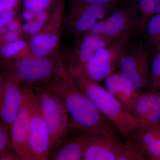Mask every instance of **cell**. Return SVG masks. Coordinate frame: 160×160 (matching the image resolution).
<instances>
[{"instance_id": "1", "label": "cell", "mask_w": 160, "mask_h": 160, "mask_svg": "<svg viewBox=\"0 0 160 160\" xmlns=\"http://www.w3.org/2000/svg\"><path fill=\"white\" fill-rule=\"evenodd\" d=\"M52 84L76 130L94 136L117 132L112 123L70 78H61Z\"/></svg>"}, {"instance_id": "4", "label": "cell", "mask_w": 160, "mask_h": 160, "mask_svg": "<svg viewBox=\"0 0 160 160\" xmlns=\"http://www.w3.org/2000/svg\"><path fill=\"white\" fill-rule=\"evenodd\" d=\"M132 35L126 34L118 38L108 46L97 50L83 69L87 77L100 83L118 69L120 61Z\"/></svg>"}, {"instance_id": "30", "label": "cell", "mask_w": 160, "mask_h": 160, "mask_svg": "<svg viewBox=\"0 0 160 160\" xmlns=\"http://www.w3.org/2000/svg\"><path fill=\"white\" fill-rule=\"evenodd\" d=\"M18 38V34L16 31H9L6 33L4 41L6 43H10L16 41Z\"/></svg>"}, {"instance_id": "36", "label": "cell", "mask_w": 160, "mask_h": 160, "mask_svg": "<svg viewBox=\"0 0 160 160\" xmlns=\"http://www.w3.org/2000/svg\"><path fill=\"white\" fill-rule=\"evenodd\" d=\"M3 85H4V84H2L0 82V98H1V95H2V92Z\"/></svg>"}, {"instance_id": "32", "label": "cell", "mask_w": 160, "mask_h": 160, "mask_svg": "<svg viewBox=\"0 0 160 160\" xmlns=\"http://www.w3.org/2000/svg\"><path fill=\"white\" fill-rule=\"evenodd\" d=\"M22 17L24 19L27 21H30L33 17V14L32 12L27 11L23 12Z\"/></svg>"}, {"instance_id": "38", "label": "cell", "mask_w": 160, "mask_h": 160, "mask_svg": "<svg viewBox=\"0 0 160 160\" xmlns=\"http://www.w3.org/2000/svg\"><path fill=\"white\" fill-rule=\"evenodd\" d=\"M157 160H160V156L157 159Z\"/></svg>"}, {"instance_id": "27", "label": "cell", "mask_w": 160, "mask_h": 160, "mask_svg": "<svg viewBox=\"0 0 160 160\" xmlns=\"http://www.w3.org/2000/svg\"><path fill=\"white\" fill-rule=\"evenodd\" d=\"M86 2L99 4L117 9L127 2V0H81Z\"/></svg>"}, {"instance_id": "25", "label": "cell", "mask_w": 160, "mask_h": 160, "mask_svg": "<svg viewBox=\"0 0 160 160\" xmlns=\"http://www.w3.org/2000/svg\"><path fill=\"white\" fill-rule=\"evenodd\" d=\"M26 45V43L24 41L16 40L4 46L2 49L1 53L5 57H10L25 48Z\"/></svg>"}, {"instance_id": "3", "label": "cell", "mask_w": 160, "mask_h": 160, "mask_svg": "<svg viewBox=\"0 0 160 160\" xmlns=\"http://www.w3.org/2000/svg\"><path fill=\"white\" fill-rule=\"evenodd\" d=\"M32 89L49 129L52 152L76 129L62 99L52 83H42Z\"/></svg>"}, {"instance_id": "15", "label": "cell", "mask_w": 160, "mask_h": 160, "mask_svg": "<svg viewBox=\"0 0 160 160\" xmlns=\"http://www.w3.org/2000/svg\"><path fill=\"white\" fill-rule=\"evenodd\" d=\"M105 81L106 89L132 112L140 92L136 91L119 72H114Z\"/></svg>"}, {"instance_id": "11", "label": "cell", "mask_w": 160, "mask_h": 160, "mask_svg": "<svg viewBox=\"0 0 160 160\" xmlns=\"http://www.w3.org/2000/svg\"><path fill=\"white\" fill-rule=\"evenodd\" d=\"M118 134L115 132L95 136L86 149L83 160H118L123 146Z\"/></svg>"}, {"instance_id": "33", "label": "cell", "mask_w": 160, "mask_h": 160, "mask_svg": "<svg viewBox=\"0 0 160 160\" xmlns=\"http://www.w3.org/2000/svg\"><path fill=\"white\" fill-rule=\"evenodd\" d=\"M33 22H30V21H28L27 22L25 23L22 26V29L24 31H29L31 29L32 26Z\"/></svg>"}, {"instance_id": "12", "label": "cell", "mask_w": 160, "mask_h": 160, "mask_svg": "<svg viewBox=\"0 0 160 160\" xmlns=\"http://www.w3.org/2000/svg\"><path fill=\"white\" fill-rule=\"evenodd\" d=\"M95 136L81 132L71 138L66 139L52 152L49 159L83 160L86 149Z\"/></svg>"}, {"instance_id": "17", "label": "cell", "mask_w": 160, "mask_h": 160, "mask_svg": "<svg viewBox=\"0 0 160 160\" xmlns=\"http://www.w3.org/2000/svg\"><path fill=\"white\" fill-rule=\"evenodd\" d=\"M58 41V37L54 34L35 35L30 42L32 53L36 57H43L54 48Z\"/></svg>"}, {"instance_id": "8", "label": "cell", "mask_w": 160, "mask_h": 160, "mask_svg": "<svg viewBox=\"0 0 160 160\" xmlns=\"http://www.w3.org/2000/svg\"><path fill=\"white\" fill-rule=\"evenodd\" d=\"M54 71L53 63L49 59L36 57L20 60L15 65V72L18 82L24 84L25 89H32V86L42 84Z\"/></svg>"}, {"instance_id": "9", "label": "cell", "mask_w": 160, "mask_h": 160, "mask_svg": "<svg viewBox=\"0 0 160 160\" xmlns=\"http://www.w3.org/2000/svg\"><path fill=\"white\" fill-rule=\"evenodd\" d=\"M25 91L17 81H8L3 85L0 98V122L9 131L22 106Z\"/></svg>"}, {"instance_id": "28", "label": "cell", "mask_w": 160, "mask_h": 160, "mask_svg": "<svg viewBox=\"0 0 160 160\" xmlns=\"http://www.w3.org/2000/svg\"><path fill=\"white\" fill-rule=\"evenodd\" d=\"M37 18V19L36 21L33 23L31 29L29 30L30 34H35L39 30H40L44 22L46 21L47 18V15L45 12H38Z\"/></svg>"}, {"instance_id": "39", "label": "cell", "mask_w": 160, "mask_h": 160, "mask_svg": "<svg viewBox=\"0 0 160 160\" xmlns=\"http://www.w3.org/2000/svg\"><path fill=\"white\" fill-rule=\"evenodd\" d=\"M158 90H160V86Z\"/></svg>"}, {"instance_id": "19", "label": "cell", "mask_w": 160, "mask_h": 160, "mask_svg": "<svg viewBox=\"0 0 160 160\" xmlns=\"http://www.w3.org/2000/svg\"><path fill=\"white\" fill-rule=\"evenodd\" d=\"M151 91L142 92L138 95L133 110L132 115L137 122L138 127H144L149 112L151 101Z\"/></svg>"}, {"instance_id": "20", "label": "cell", "mask_w": 160, "mask_h": 160, "mask_svg": "<svg viewBox=\"0 0 160 160\" xmlns=\"http://www.w3.org/2000/svg\"><path fill=\"white\" fill-rule=\"evenodd\" d=\"M145 31L147 44L150 47L156 49L160 46V13L149 19Z\"/></svg>"}, {"instance_id": "5", "label": "cell", "mask_w": 160, "mask_h": 160, "mask_svg": "<svg viewBox=\"0 0 160 160\" xmlns=\"http://www.w3.org/2000/svg\"><path fill=\"white\" fill-rule=\"evenodd\" d=\"M25 91L29 109L28 144L29 151L34 160L49 159L52 147L48 126L33 90L25 89Z\"/></svg>"}, {"instance_id": "22", "label": "cell", "mask_w": 160, "mask_h": 160, "mask_svg": "<svg viewBox=\"0 0 160 160\" xmlns=\"http://www.w3.org/2000/svg\"><path fill=\"white\" fill-rule=\"evenodd\" d=\"M151 92L150 108L143 127L160 126V90H154Z\"/></svg>"}, {"instance_id": "34", "label": "cell", "mask_w": 160, "mask_h": 160, "mask_svg": "<svg viewBox=\"0 0 160 160\" xmlns=\"http://www.w3.org/2000/svg\"><path fill=\"white\" fill-rule=\"evenodd\" d=\"M18 28V25L16 22H12L8 26V29L9 31H16Z\"/></svg>"}, {"instance_id": "37", "label": "cell", "mask_w": 160, "mask_h": 160, "mask_svg": "<svg viewBox=\"0 0 160 160\" xmlns=\"http://www.w3.org/2000/svg\"><path fill=\"white\" fill-rule=\"evenodd\" d=\"M5 23L3 22V20L0 17V27H2V26H5Z\"/></svg>"}, {"instance_id": "10", "label": "cell", "mask_w": 160, "mask_h": 160, "mask_svg": "<svg viewBox=\"0 0 160 160\" xmlns=\"http://www.w3.org/2000/svg\"><path fill=\"white\" fill-rule=\"evenodd\" d=\"M29 128V106L25 91L22 106L9 129L10 146L21 160H34L28 147Z\"/></svg>"}, {"instance_id": "18", "label": "cell", "mask_w": 160, "mask_h": 160, "mask_svg": "<svg viewBox=\"0 0 160 160\" xmlns=\"http://www.w3.org/2000/svg\"><path fill=\"white\" fill-rule=\"evenodd\" d=\"M136 2L139 12L138 30L143 33L149 19L160 13V0H136Z\"/></svg>"}, {"instance_id": "13", "label": "cell", "mask_w": 160, "mask_h": 160, "mask_svg": "<svg viewBox=\"0 0 160 160\" xmlns=\"http://www.w3.org/2000/svg\"><path fill=\"white\" fill-rule=\"evenodd\" d=\"M115 9L109 6L83 2V6L76 9L72 21L73 29L78 32L89 31L97 23Z\"/></svg>"}, {"instance_id": "35", "label": "cell", "mask_w": 160, "mask_h": 160, "mask_svg": "<svg viewBox=\"0 0 160 160\" xmlns=\"http://www.w3.org/2000/svg\"><path fill=\"white\" fill-rule=\"evenodd\" d=\"M6 28L2 26V27H0V34H3L6 33Z\"/></svg>"}, {"instance_id": "31", "label": "cell", "mask_w": 160, "mask_h": 160, "mask_svg": "<svg viewBox=\"0 0 160 160\" xmlns=\"http://www.w3.org/2000/svg\"><path fill=\"white\" fill-rule=\"evenodd\" d=\"M0 17L3 20L5 24H10L12 22V17L6 14L0 15Z\"/></svg>"}, {"instance_id": "2", "label": "cell", "mask_w": 160, "mask_h": 160, "mask_svg": "<svg viewBox=\"0 0 160 160\" xmlns=\"http://www.w3.org/2000/svg\"><path fill=\"white\" fill-rule=\"evenodd\" d=\"M72 76L76 85L112 123L122 138H127L138 129V125L131 112L106 88L87 78L83 71Z\"/></svg>"}, {"instance_id": "6", "label": "cell", "mask_w": 160, "mask_h": 160, "mask_svg": "<svg viewBox=\"0 0 160 160\" xmlns=\"http://www.w3.org/2000/svg\"><path fill=\"white\" fill-rule=\"evenodd\" d=\"M148 58V52L142 44L130 41L120 61L119 72L139 93L149 86Z\"/></svg>"}, {"instance_id": "26", "label": "cell", "mask_w": 160, "mask_h": 160, "mask_svg": "<svg viewBox=\"0 0 160 160\" xmlns=\"http://www.w3.org/2000/svg\"><path fill=\"white\" fill-rule=\"evenodd\" d=\"M10 146L9 129L0 122V153Z\"/></svg>"}, {"instance_id": "14", "label": "cell", "mask_w": 160, "mask_h": 160, "mask_svg": "<svg viewBox=\"0 0 160 160\" xmlns=\"http://www.w3.org/2000/svg\"><path fill=\"white\" fill-rule=\"evenodd\" d=\"M117 38L89 32L80 43L72 66V73L83 71L86 63L98 49L108 46Z\"/></svg>"}, {"instance_id": "29", "label": "cell", "mask_w": 160, "mask_h": 160, "mask_svg": "<svg viewBox=\"0 0 160 160\" xmlns=\"http://www.w3.org/2000/svg\"><path fill=\"white\" fill-rule=\"evenodd\" d=\"M18 0H0V11L10 9Z\"/></svg>"}, {"instance_id": "23", "label": "cell", "mask_w": 160, "mask_h": 160, "mask_svg": "<svg viewBox=\"0 0 160 160\" xmlns=\"http://www.w3.org/2000/svg\"><path fill=\"white\" fill-rule=\"evenodd\" d=\"M160 86V46L156 48L150 69L149 90H158Z\"/></svg>"}, {"instance_id": "21", "label": "cell", "mask_w": 160, "mask_h": 160, "mask_svg": "<svg viewBox=\"0 0 160 160\" xmlns=\"http://www.w3.org/2000/svg\"><path fill=\"white\" fill-rule=\"evenodd\" d=\"M148 158L143 153L137 143L128 138L123 146L118 160H147Z\"/></svg>"}, {"instance_id": "16", "label": "cell", "mask_w": 160, "mask_h": 160, "mask_svg": "<svg viewBox=\"0 0 160 160\" xmlns=\"http://www.w3.org/2000/svg\"><path fill=\"white\" fill-rule=\"evenodd\" d=\"M128 138L137 143L148 160L160 156V126L138 128Z\"/></svg>"}, {"instance_id": "24", "label": "cell", "mask_w": 160, "mask_h": 160, "mask_svg": "<svg viewBox=\"0 0 160 160\" xmlns=\"http://www.w3.org/2000/svg\"><path fill=\"white\" fill-rule=\"evenodd\" d=\"M50 0H24V7L32 12H42L49 6Z\"/></svg>"}, {"instance_id": "7", "label": "cell", "mask_w": 160, "mask_h": 160, "mask_svg": "<svg viewBox=\"0 0 160 160\" xmlns=\"http://www.w3.org/2000/svg\"><path fill=\"white\" fill-rule=\"evenodd\" d=\"M139 12L136 0H128L106 18L99 21L89 32L118 38L138 30Z\"/></svg>"}]
</instances>
